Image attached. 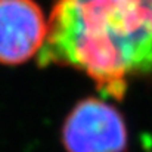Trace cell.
Returning <instances> with one entry per match:
<instances>
[{
    "label": "cell",
    "instance_id": "cell-3",
    "mask_svg": "<svg viewBox=\"0 0 152 152\" xmlns=\"http://www.w3.org/2000/svg\"><path fill=\"white\" fill-rule=\"evenodd\" d=\"M48 34V18L36 0H0V64L19 65L37 58Z\"/></svg>",
    "mask_w": 152,
    "mask_h": 152
},
{
    "label": "cell",
    "instance_id": "cell-2",
    "mask_svg": "<svg viewBox=\"0 0 152 152\" xmlns=\"http://www.w3.org/2000/svg\"><path fill=\"white\" fill-rule=\"evenodd\" d=\"M61 142L65 152H126L129 132L121 112L101 98H84L68 112Z\"/></svg>",
    "mask_w": 152,
    "mask_h": 152
},
{
    "label": "cell",
    "instance_id": "cell-1",
    "mask_svg": "<svg viewBox=\"0 0 152 152\" xmlns=\"http://www.w3.org/2000/svg\"><path fill=\"white\" fill-rule=\"evenodd\" d=\"M37 59L121 98L133 78L152 72V0H55Z\"/></svg>",
    "mask_w": 152,
    "mask_h": 152
}]
</instances>
